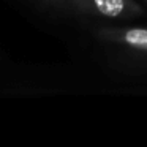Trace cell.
Instances as JSON below:
<instances>
[{
	"mask_svg": "<svg viewBox=\"0 0 147 147\" xmlns=\"http://www.w3.org/2000/svg\"><path fill=\"white\" fill-rule=\"evenodd\" d=\"M125 41L133 48L147 49V30L146 29H131L125 33Z\"/></svg>",
	"mask_w": 147,
	"mask_h": 147,
	"instance_id": "7a4b0ae2",
	"label": "cell"
},
{
	"mask_svg": "<svg viewBox=\"0 0 147 147\" xmlns=\"http://www.w3.org/2000/svg\"><path fill=\"white\" fill-rule=\"evenodd\" d=\"M100 13L106 16H119L123 10V0H93Z\"/></svg>",
	"mask_w": 147,
	"mask_h": 147,
	"instance_id": "6da1fadb",
	"label": "cell"
}]
</instances>
